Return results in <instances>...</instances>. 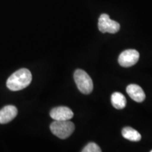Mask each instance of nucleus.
<instances>
[{
  "instance_id": "obj_1",
  "label": "nucleus",
  "mask_w": 152,
  "mask_h": 152,
  "mask_svg": "<svg viewBox=\"0 0 152 152\" xmlns=\"http://www.w3.org/2000/svg\"><path fill=\"white\" fill-rule=\"evenodd\" d=\"M32 81V74L28 69L21 68L13 73L7 82V86L11 91H19L25 89Z\"/></svg>"
},
{
  "instance_id": "obj_2",
  "label": "nucleus",
  "mask_w": 152,
  "mask_h": 152,
  "mask_svg": "<svg viewBox=\"0 0 152 152\" xmlns=\"http://www.w3.org/2000/svg\"><path fill=\"white\" fill-rule=\"evenodd\" d=\"M50 130L57 137L66 139L71 135L75 130V125L71 121H55L50 125Z\"/></svg>"
},
{
  "instance_id": "obj_3",
  "label": "nucleus",
  "mask_w": 152,
  "mask_h": 152,
  "mask_svg": "<svg viewBox=\"0 0 152 152\" xmlns=\"http://www.w3.org/2000/svg\"><path fill=\"white\" fill-rule=\"evenodd\" d=\"M74 80L79 91L88 94L93 90V82L90 76L83 70L77 69L74 73Z\"/></svg>"
},
{
  "instance_id": "obj_4",
  "label": "nucleus",
  "mask_w": 152,
  "mask_h": 152,
  "mask_svg": "<svg viewBox=\"0 0 152 152\" xmlns=\"http://www.w3.org/2000/svg\"><path fill=\"white\" fill-rule=\"evenodd\" d=\"M98 28L99 30L103 33H109L114 34L119 31L121 26L118 23L111 20L109 15L103 14L101 15L99 18Z\"/></svg>"
},
{
  "instance_id": "obj_5",
  "label": "nucleus",
  "mask_w": 152,
  "mask_h": 152,
  "mask_svg": "<svg viewBox=\"0 0 152 152\" xmlns=\"http://www.w3.org/2000/svg\"><path fill=\"white\" fill-rule=\"evenodd\" d=\"M140 58V54L135 49H127L120 54L119 64L123 67H130L136 64Z\"/></svg>"
},
{
  "instance_id": "obj_6",
  "label": "nucleus",
  "mask_w": 152,
  "mask_h": 152,
  "mask_svg": "<svg viewBox=\"0 0 152 152\" xmlns=\"http://www.w3.org/2000/svg\"><path fill=\"white\" fill-rule=\"evenodd\" d=\"M73 112L66 106H58L51 110L50 116L54 121H68L73 117Z\"/></svg>"
},
{
  "instance_id": "obj_7",
  "label": "nucleus",
  "mask_w": 152,
  "mask_h": 152,
  "mask_svg": "<svg viewBox=\"0 0 152 152\" xmlns=\"http://www.w3.org/2000/svg\"><path fill=\"white\" fill-rule=\"evenodd\" d=\"M18 114L16 106L12 105L6 106L0 110V123L6 124L14 119Z\"/></svg>"
},
{
  "instance_id": "obj_8",
  "label": "nucleus",
  "mask_w": 152,
  "mask_h": 152,
  "mask_svg": "<svg viewBox=\"0 0 152 152\" xmlns=\"http://www.w3.org/2000/svg\"><path fill=\"white\" fill-rule=\"evenodd\" d=\"M126 92L131 99L138 103L144 102L146 98L145 93L140 86L135 84L129 85L126 88Z\"/></svg>"
},
{
  "instance_id": "obj_9",
  "label": "nucleus",
  "mask_w": 152,
  "mask_h": 152,
  "mask_svg": "<svg viewBox=\"0 0 152 152\" xmlns=\"http://www.w3.org/2000/svg\"><path fill=\"white\" fill-rule=\"evenodd\" d=\"M111 103L116 109H123L126 106V98L121 92H114L111 95Z\"/></svg>"
},
{
  "instance_id": "obj_10",
  "label": "nucleus",
  "mask_w": 152,
  "mask_h": 152,
  "mask_svg": "<svg viewBox=\"0 0 152 152\" xmlns=\"http://www.w3.org/2000/svg\"><path fill=\"white\" fill-rule=\"evenodd\" d=\"M122 135L126 140L132 142H139L142 139L141 134L131 127H125L123 128L122 130Z\"/></svg>"
},
{
  "instance_id": "obj_11",
  "label": "nucleus",
  "mask_w": 152,
  "mask_h": 152,
  "mask_svg": "<svg viewBox=\"0 0 152 152\" xmlns=\"http://www.w3.org/2000/svg\"><path fill=\"white\" fill-rule=\"evenodd\" d=\"M83 152H101L102 149L99 147L94 142H90L86 147H84V149L82 150Z\"/></svg>"
},
{
  "instance_id": "obj_12",
  "label": "nucleus",
  "mask_w": 152,
  "mask_h": 152,
  "mask_svg": "<svg viewBox=\"0 0 152 152\" xmlns=\"http://www.w3.org/2000/svg\"><path fill=\"white\" fill-rule=\"evenodd\" d=\"M151 152H152V150H151Z\"/></svg>"
}]
</instances>
